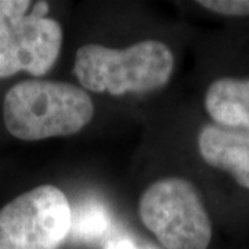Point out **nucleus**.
<instances>
[{
	"label": "nucleus",
	"mask_w": 249,
	"mask_h": 249,
	"mask_svg": "<svg viewBox=\"0 0 249 249\" xmlns=\"http://www.w3.org/2000/svg\"><path fill=\"white\" fill-rule=\"evenodd\" d=\"M93 114L89 94L67 82L22 80L10 88L3 101L6 129L25 142L78 133Z\"/></svg>",
	"instance_id": "obj_1"
},
{
	"label": "nucleus",
	"mask_w": 249,
	"mask_h": 249,
	"mask_svg": "<svg viewBox=\"0 0 249 249\" xmlns=\"http://www.w3.org/2000/svg\"><path fill=\"white\" fill-rule=\"evenodd\" d=\"M175 67V57L160 40H142L127 49L100 45L82 46L73 72L85 89L112 96L151 91L165 86Z\"/></svg>",
	"instance_id": "obj_2"
},
{
	"label": "nucleus",
	"mask_w": 249,
	"mask_h": 249,
	"mask_svg": "<svg viewBox=\"0 0 249 249\" xmlns=\"http://www.w3.org/2000/svg\"><path fill=\"white\" fill-rule=\"evenodd\" d=\"M144 226L166 249H208L212 223L193 183L166 178L155 181L140 198Z\"/></svg>",
	"instance_id": "obj_3"
},
{
	"label": "nucleus",
	"mask_w": 249,
	"mask_h": 249,
	"mask_svg": "<svg viewBox=\"0 0 249 249\" xmlns=\"http://www.w3.org/2000/svg\"><path fill=\"white\" fill-rule=\"evenodd\" d=\"M70 229L67 196L60 188L43 184L0 209V249H60Z\"/></svg>",
	"instance_id": "obj_4"
},
{
	"label": "nucleus",
	"mask_w": 249,
	"mask_h": 249,
	"mask_svg": "<svg viewBox=\"0 0 249 249\" xmlns=\"http://www.w3.org/2000/svg\"><path fill=\"white\" fill-rule=\"evenodd\" d=\"M49 3H35L25 17L0 18V78L19 71L42 76L53 68L62 46L61 25L47 17Z\"/></svg>",
	"instance_id": "obj_5"
},
{
	"label": "nucleus",
	"mask_w": 249,
	"mask_h": 249,
	"mask_svg": "<svg viewBox=\"0 0 249 249\" xmlns=\"http://www.w3.org/2000/svg\"><path fill=\"white\" fill-rule=\"evenodd\" d=\"M198 150L208 165L230 173L238 186L249 190V130L205 124Z\"/></svg>",
	"instance_id": "obj_6"
},
{
	"label": "nucleus",
	"mask_w": 249,
	"mask_h": 249,
	"mask_svg": "<svg viewBox=\"0 0 249 249\" xmlns=\"http://www.w3.org/2000/svg\"><path fill=\"white\" fill-rule=\"evenodd\" d=\"M205 109L214 124L249 130V78H220L205 93Z\"/></svg>",
	"instance_id": "obj_7"
},
{
	"label": "nucleus",
	"mask_w": 249,
	"mask_h": 249,
	"mask_svg": "<svg viewBox=\"0 0 249 249\" xmlns=\"http://www.w3.org/2000/svg\"><path fill=\"white\" fill-rule=\"evenodd\" d=\"M111 227V214L97 198H86L71 208L70 235L75 242L94 244L106 240Z\"/></svg>",
	"instance_id": "obj_8"
},
{
	"label": "nucleus",
	"mask_w": 249,
	"mask_h": 249,
	"mask_svg": "<svg viewBox=\"0 0 249 249\" xmlns=\"http://www.w3.org/2000/svg\"><path fill=\"white\" fill-rule=\"evenodd\" d=\"M199 6L227 17H249V0H199Z\"/></svg>",
	"instance_id": "obj_9"
},
{
	"label": "nucleus",
	"mask_w": 249,
	"mask_h": 249,
	"mask_svg": "<svg viewBox=\"0 0 249 249\" xmlns=\"http://www.w3.org/2000/svg\"><path fill=\"white\" fill-rule=\"evenodd\" d=\"M101 249H160L151 244L136 240L127 232H114L103 241Z\"/></svg>",
	"instance_id": "obj_10"
},
{
	"label": "nucleus",
	"mask_w": 249,
	"mask_h": 249,
	"mask_svg": "<svg viewBox=\"0 0 249 249\" xmlns=\"http://www.w3.org/2000/svg\"><path fill=\"white\" fill-rule=\"evenodd\" d=\"M32 4L29 0H0V18L18 19L25 17Z\"/></svg>",
	"instance_id": "obj_11"
}]
</instances>
